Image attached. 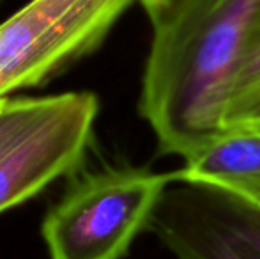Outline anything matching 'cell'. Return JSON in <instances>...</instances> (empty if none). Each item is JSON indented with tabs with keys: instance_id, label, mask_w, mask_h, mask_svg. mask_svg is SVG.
<instances>
[{
	"instance_id": "obj_2",
	"label": "cell",
	"mask_w": 260,
	"mask_h": 259,
	"mask_svg": "<svg viewBox=\"0 0 260 259\" xmlns=\"http://www.w3.org/2000/svg\"><path fill=\"white\" fill-rule=\"evenodd\" d=\"M175 172L105 167L75 176L41 224L50 259H122Z\"/></svg>"
},
{
	"instance_id": "obj_5",
	"label": "cell",
	"mask_w": 260,
	"mask_h": 259,
	"mask_svg": "<svg viewBox=\"0 0 260 259\" xmlns=\"http://www.w3.org/2000/svg\"><path fill=\"white\" fill-rule=\"evenodd\" d=\"M100 101L90 91L62 93L53 112L0 156V213L76 172L92 140Z\"/></svg>"
},
{
	"instance_id": "obj_7",
	"label": "cell",
	"mask_w": 260,
	"mask_h": 259,
	"mask_svg": "<svg viewBox=\"0 0 260 259\" xmlns=\"http://www.w3.org/2000/svg\"><path fill=\"white\" fill-rule=\"evenodd\" d=\"M260 114V21L248 39L229 80L223 101V128L243 125Z\"/></svg>"
},
{
	"instance_id": "obj_4",
	"label": "cell",
	"mask_w": 260,
	"mask_h": 259,
	"mask_svg": "<svg viewBox=\"0 0 260 259\" xmlns=\"http://www.w3.org/2000/svg\"><path fill=\"white\" fill-rule=\"evenodd\" d=\"M147 231L175 259H260V206L206 185L172 181Z\"/></svg>"
},
{
	"instance_id": "obj_9",
	"label": "cell",
	"mask_w": 260,
	"mask_h": 259,
	"mask_svg": "<svg viewBox=\"0 0 260 259\" xmlns=\"http://www.w3.org/2000/svg\"><path fill=\"white\" fill-rule=\"evenodd\" d=\"M172 2H174V0H138V4H140L145 13H147V18L156 16L157 13L167 9Z\"/></svg>"
},
{
	"instance_id": "obj_3",
	"label": "cell",
	"mask_w": 260,
	"mask_h": 259,
	"mask_svg": "<svg viewBox=\"0 0 260 259\" xmlns=\"http://www.w3.org/2000/svg\"><path fill=\"white\" fill-rule=\"evenodd\" d=\"M138 0H30L0 23V100L94 52Z\"/></svg>"
},
{
	"instance_id": "obj_10",
	"label": "cell",
	"mask_w": 260,
	"mask_h": 259,
	"mask_svg": "<svg viewBox=\"0 0 260 259\" xmlns=\"http://www.w3.org/2000/svg\"><path fill=\"white\" fill-rule=\"evenodd\" d=\"M248 123H260V114L257 116V118H253L251 121H248Z\"/></svg>"
},
{
	"instance_id": "obj_6",
	"label": "cell",
	"mask_w": 260,
	"mask_h": 259,
	"mask_svg": "<svg viewBox=\"0 0 260 259\" xmlns=\"http://www.w3.org/2000/svg\"><path fill=\"white\" fill-rule=\"evenodd\" d=\"M174 172L175 181L218 188L260 206V123L223 128Z\"/></svg>"
},
{
	"instance_id": "obj_8",
	"label": "cell",
	"mask_w": 260,
	"mask_h": 259,
	"mask_svg": "<svg viewBox=\"0 0 260 259\" xmlns=\"http://www.w3.org/2000/svg\"><path fill=\"white\" fill-rule=\"evenodd\" d=\"M60 94L41 98H4L0 100V156L18 146L38 128L58 105Z\"/></svg>"
},
{
	"instance_id": "obj_1",
	"label": "cell",
	"mask_w": 260,
	"mask_h": 259,
	"mask_svg": "<svg viewBox=\"0 0 260 259\" xmlns=\"http://www.w3.org/2000/svg\"><path fill=\"white\" fill-rule=\"evenodd\" d=\"M149 21L138 112L157 151L184 160L223 130L226 85L260 21V0H174Z\"/></svg>"
}]
</instances>
